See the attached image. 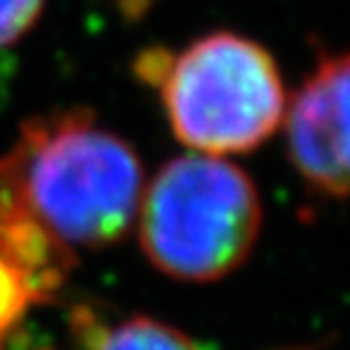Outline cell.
Instances as JSON below:
<instances>
[{
	"label": "cell",
	"mask_w": 350,
	"mask_h": 350,
	"mask_svg": "<svg viewBox=\"0 0 350 350\" xmlns=\"http://www.w3.org/2000/svg\"><path fill=\"white\" fill-rule=\"evenodd\" d=\"M142 192L139 153L83 107L27 120L0 156V221L34 224L73 256L124 239Z\"/></svg>",
	"instance_id": "6da1fadb"
},
{
	"label": "cell",
	"mask_w": 350,
	"mask_h": 350,
	"mask_svg": "<svg viewBox=\"0 0 350 350\" xmlns=\"http://www.w3.org/2000/svg\"><path fill=\"white\" fill-rule=\"evenodd\" d=\"M137 73L161 95L170 131L190 151L239 156L282 126L287 90L262 44L236 32H212L185 49H151Z\"/></svg>",
	"instance_id": "7a4b0ae2"
},
{
	"label": "cell",
	"mask_w": 350,
	"mask_h": 350,
	"mask_svg": "<svg viewBox=\"0 0 350 350\" xmlns=\"http://www.w3.org/2000/svg\"><path fill=\"white\" fill-rule=\"evenodd\" d=\"M139 243L153 268L183 282H217L251 256L262 202L243 168L190 151L144 185Z\"/></svg>",
	"instance_id": "3957f363"
},
{
	"label": "cell",
	"mask_w": 350,
	"mask_h": 350,
	"mask_svg": "<svg viewBox=\"0 0 350 350\" xmlns=\"http://www.w3.org/2000/svg\"><path fill=\"white\" fill-rule=\"evenodd\" d=\"M292 168L314 195L350 197V49L326 54L284 109Z\"/></svg>",
	"instance_id": "277c9868"
},
{
	"label": "cell",
	"mask_w": 350,
	"mask_h": 350,
	"mask_svg": "<svg viewBox=\"0 0 350 350\" xmlns=\"http://www.w3.org/2000/svg\"><path fill=\"white\" fill-rule=\"evenodd\" d=\"M61 284L64 278L49 268L42 253L12 231L0 229V350L29 309L54 297Z\"/></svg>",
	"instance_id": "5b68a950"
},
{
	"label": "cell",
	"mask_w": 350,
	"mask_h": 350,
	"mask_svg": "<svg viewBox=\"0 0 350 350\" xmlns=\"http://www.w3.org/2000/svg\"><path fill=\"white\" fill-rule=\"evenodd\" d=\"M71 331L76 336L73 350H202L180 328L144 314L105 323L93 312L81 309Z\"/></svg>",
	"instance_id": "8992f818"
},
{
	"label": "cell",
	"mask_w": 350,
	"mask_h": 350,
	"mask_svg": "<svg viewBox=\"0 0 350 350\" xmlns=\"http://www.w3.org/2000/svg\"><path fill=\"white\" fill-rule=\"evenodd\" d=\"M44 0H0V46L20 39L37 22Z\"/></svg>",
	"instance_id": "52a82bcc"
}]
</instances>
